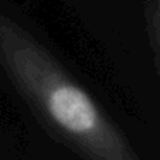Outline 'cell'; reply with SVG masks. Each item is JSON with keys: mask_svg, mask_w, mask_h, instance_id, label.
<instances>
[{"mask_svg": "<svg viewBox=\"0 0 160 160\" xmlns=\"http://www.w3.org/2000/svg\"><path fill=\"white\" fill-rule=\"evenodd\" d=\"M152 31H153V45H155V53H157V64H158V72H160V0H153Z\"/></svg>", "mask_w": 160, "mask_h": 160, "instance_id": "obj_2", "label": "cell"}, {"mask_svg": "<svg viewBox=\"0 0 160 160\" xmlns=\"http://www.w3.org/2000/svg\"><path fill=\"white\" fill-rule=\"evenodd\" d=\"M0 66L42 124L83 160H141L59 60L31 33L2 14Z\"/></svg>", "mask_w": 160, "mask_h": 160, "instance_id": "obj_1", "label": "cell"}]
</instances>
